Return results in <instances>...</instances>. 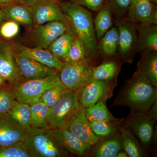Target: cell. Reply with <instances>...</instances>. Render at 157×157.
I'll list each match as a JSON object with an SVG mask.
<instances>
[{
    "mask_svg": "<svg viewBox=\"0 0 157 157\" xmlns=\"http://www.w3.org/2000/svg\"><path fill=\"white\" fill-rule=\"evenodd\" d=\"M67 128L73 132L82 142L93 147L99 141L90 126L85 113V108L80 106L68 122Z\"/></svg>",
    "mask_w": 157,
    "mask_h": 157,
    "instance_id": "obj_12",
    "label": "cell"
},
{
    "mask_svg": "<svg viewBox=\"0 0 157 157\" xmlns=\"http://www.w3.org/2000/svg\"><path fill=\"white\" fill-rule=\"evenodd\" d=\"M117 157H128V154L125 151H120L117 154Z\"/></svg>",
    "mask_w": 157,
    "mask_h": 157,
    "instance_id": "obj_41",
    "label": "cell"
},
{
    "mask_svg": "<svg viewBox=\"0 0 157 157\" xmlns=\"http://www.w3.org/2000/svg\"><path fill=\"white\" fill-rule=\"evenodd\" d=\"M76 91L66 89L56 104L48 109L47 121L52 128H67L70 117L80 107Z\"/></svg>",
    "mask_w": 157,
    "mask_h": 157,
    "instance_id": "obj_4",
    "label": "cell"
},
{
    "mask_svg": "<svg viewBox=\"0 0 157 157\" xmlns=\"http://www.w3.org/2000/svg\"><path fill=\"white\" fill-rule=\"evenodd\" d=\"M69 25L85 46L90 59L97 51V38L90 12L83 6L67 1L59 4Z\"/></svg>",
    "mask_w": 157,
    "mask_h": 157,
    "instance_id": "obj_1",
    "label": "cell"
},
{
    "mask_svg": "<svg viewBox=\"0 0 157 157\" xmlns=\"http://www.w3.org/2000/svg\"><path fill=\"white\" fill-rule=\"evenodd\" d=\"M155 121L150 118L145 112L131 110L124 126L130 129L140 140L142 146L148 148L155 140Z\"/></svg>",
    "mask_w": 157,
    "mask_h": 157,
    "instance_id": "obj_8",
    "label": "cell"
},
{
    "mask_svg": "<svg viewBox=\"0 0 157 157\" xmlns=\"http://www.w3.org/2000/svg\"><path fill=\"white\" fill-rule=\"evenodd\" d=\"M21 78L26 80L45 78L57 73V70L33 59L14 54Z\"/></svg>",
    "mask_w": 157,
    "mask_h": 157,
    "instance_id": "obj_14",
    "label": "cell"
},
{
    "mask_svg": "<svg viewBox=\"0 0 157 157\" xmlns=\"http://www.w3.org/2000/svg\"><path fill=\"white\" fill-rule=\"evenodd\" d=\"M8 113L22 128H31L30 105L15 101Z\"/></svg>",
    "mask_w": 157,
    "mask_h": 157,
    "instance_id": "obj_26",
    "label": "cell"
},
{
    "mask_svg": "<svg viewBox=\"0 0 157 157\" xmlns=\"http://www.w3.org/2000/svg\"><path fill=\"white\" fill-rule=\"evenodd\" d=\"M157 101H155L154 103L153 104L151 107L147 111L146 113L147 115L150 118L153 120L155 121L157 120Z\"/></svg>",
    "mask_w": 157,
    "mask_h": 157,
    "instance_id": "obj_39",
    "label": "cell"
},
{
    "mask_svg": "<svg viewBox=\"0 0 157 157\" xmlns=\"http://www.w3.org/2000/svg\"><path fill=\"white\" fill-rule=\"evenodd\" d=\"M5 20H11L19 25L33 27L35 22L29 8L21 3L12 1L0 6Z\"/></svg>",
    "mask_w": 157,
    "mask_h": 157,
    "instance_id": "obj_19",
    "label": "cell"
},
{
    "mask_svg": "<svg viewBox=\"0 0 157 157\" xmlns=\"http://www.w3.org/2000/svg\"><path fill=\"white\" fill-rule=\"evenodd\" d=\"M69 26L61 21L34 26L28 37L30 47L47 49L54 40L67 30Z\"/></svg>",
    "mask_w": 157,
    "mask_h": 157,
    "instance_id": "obj_7",
    "label": "cell"
},
{
    "mask_svg": "<svg viewBox=\"0 0 157 157\" xmlns=\"http://www.w3.org/2000/svg\"><path fill=\"white\" fill-rule=\"evenodd\" d=\"M115 82L113 80H90L76 91L80 106L86 108L100 101L106 102L112 97L113 91L116 85Z\"/></svg>",
    "mask_w": 157,
    "mask_h": 157,
    "instance_id": "obj_6",
    "label": "cell"
},
{
    "mask_svg": "<svg viewBox=\"0 0 157 157\" xmlns=\"http://www.w3.org/2000/svg\"><path fill=\"white\" fill-rule=\"evenodd\" d=\"M60 82L57 73L45 78L26 80L17 84L13 94L17 101L31 105L39 102L46 91Z\"/></svg>",
    "mask_w": 157,
    "mask_h": 157,
    "instance_id": "obj_5",
    "label": "cell"
},
{
    "mask_svg": "<svg viewBox=\"0 0 157 157\" xmlns=\"http://www.w3.org/2000/svg\"><path fill=\"white\" fill-rule=\"evenodd\" d=\"M108 0H75L73 2L86 7L93 11H99L107 3Z\"/></svg>",
    "mask_w": 157,
    "mask_h": 157,
    "instance_id": "obj_38",
    "label": "cell"
},
{
    "mask_svg": "<svg viewBox=\"0 0 157 157\" xmlns=\"http://www.w3.org/2000/svg\"></svg>",
    "mask_w": 157,
    "mask_h": 157,
    "instance_id": "obj_48",
    "label": "cell"
},
{
    "mask_svg": "<svg viewBox=\"0 0 157 157\" xmlns=\"http://www.w3.org/2000/svg\"><path fill=\"white\" fill-rule=\"evenodd\" d=\"M101 39V48L103 53L107 56L115 55L118 47L117 29H109Z\"/></svg>",
    "mask_w": 157,
    "mask_h": 157,
    "instance_id": "obj_32",
    "label": "cell"
},
{
    "mask_svg": "<svg viewBox=\"0 0 157 157\" xmlns=\"http://www.w3.org/2000/svg\"><path fill=\"white\" fill-rule=\"evenodd\" d=\"M18 23L11 20H4L0 25V36L6 39H13L19 33Z\"/></svg>",
    "mask_w": 157,
    "mask_h": 157,
    "instance_id": "obj_35",
    "label": "cell"
},
{
    "mask_svg": "<svg viewBox=\"0 0 157 157\" xmlns=\"http://www.w3.org/2000/svg\"><path fill=\"white\" fill-rule=\"evenodd\" d=\"M120 125L119 132L122 148L128 157H141L145 155L144 151L136 137L126 127Z\"/></svg>",
    "mask_w": 157,
    "mask_h": 157,
    "instance_id": "obj_24",
    "label": "cell"
},
{
    "mask_svg": "<svg viewBox=\"0 0 157 157\" xmlns=\"http://www.w3.org/2000/svg\"><path fill=\"white\" fill-rule=\"evenodd\" d=\"M131 0H108L107 3L118 17H121L128 11Z\"/></svg>",
    "mask_w": 157,
    "mask_h": 157,
    "instance_id": "obj_37",
    "label": "cell"
},
{
    "mask_svg": "<svg viewBox=\"0 0 157 157\" xmlns=\"http://www.w3.org/2000/svg\"><path fill=\"white\" fill-rule=\"evenodd\" d=\"M30 107L31 128L49 129L47 121L49 107L40 101Z\"/></svg>",
    "mask_w": 157,
    "mask_h": 157,
    "instance_id": "obj_28",
    "label": "cell"
},
{
    "mask_svg": "<svg viewBox=\"0 0 157 157\" xmlns=\"http://www.w3.org/2000/svg\"><path fill=\"white\" fill-rule=\"evenodd\" d=\"M85 113L89 122L96 121H117L108 110L105 101H100L85 108Z\"/></svg>",
    "mask_w": 157,
    "mask_h": 157,
    "instance_id": "obj_30",
    "label": "cell"
},
{
    "mask_svg": "<svg viewBox=\"0 0 157 157\" xmlns=\"http://www.w3.org/2000/svg\"><path fill=\"white\" fill-rule=\"evenodd\" d=\"M14 0H0V6L12 2Z\"/></svg>",
    "mask_w": 157,
    "mask_h": 157,
    "instance_id": "obj_42",
    "label": "cell"
},
{
    "mask_svg": "<svg viewBox=\"0 0 157 157\" xmlns=\"http://www.w3.org/2000/svg\"><path fill=\"white\" fill-rule=\"evenodd\" d=\"M64 62L90 65V59L88 56L84 45L76 36L71 44L67 57Z\"/></svg>",
    "mask_w": 157,
    "mask_h": 157,
    "instance_id": "obj_29",
    "label": "cell"
},
{
    "mask_svg": "<svg viewBox=\"0 0 157 157\" xmlns=\"http://www.w3.org/2000/svg\"><path fill=\"white\" fill-rule=\"evenodd\" d=\"M48 132L63 150L78 156L85 155L89 153L91 147L82 142L69 129L49 128Z\"/></svg>",
    "mask_w": 157,
    "mask_h": 157,
    "instance_id": "obj_10",
    "label": "cell"
},
{
    "mask_svg": "<svg viewBox=\"0 0 157 157\" xmlns=\"http://www.w3.org/2000/svg\"><path fill=\"white\" fill-rule=\"evenodd\" d=\"M46 1H51V2H60L59 0H46Z\"/></svg>",
    "mask_w": 157,
    "mask_h": 157,
    "instance_id": "obj_46",
    "label": "cell"
},
{
    "mask_svg": "<svg viewBox=\"0 0 157 157\" xmlns=\"http://www.w3.org/2000/svg\"><path fill=\"white\" fill-rule=\"evenodd\" d=\"M48 129L31 128L24 140L31 157L63 156L61 148L49 135Z\"/></svg>",
    "mask_w": 157,
    "mask_h": 157,
    "instance_id": "obj_3",
    "label": "cell"
},
{
    "mask_svg": "<svg viewBox=\"0 0 157 157\" xmlns=\"http://www.w3.org/2000/svg\"><path fill=\"white\" fill-rule=\"evenodd\" d=\"M122 120L96 121L89 122L90 126L94 134L99 140L112 137L119 132L120 125Z\"/></svg>",
    "mask_w": 157,
    "mask_h": 157,
    "instance_id": "obj_25",
    "label": "cell"
},
{
    "mask_svg": "<svg viewBox=\"0 0 157 157\" xmlns=\"http://www.w3.org/2000/svg\"><path fill=\"white\" fill-rule=\"evenodd\" d=\"M128 17L136 24L157 25V7L149 0H131Z\"/></svg>",
    "mask_w": 157,
    "mask_h": 157,
    "instance_id": "obj_16",
    "label": "cell"
},
{
    "mask_svg": "<svg viewBox=\"0 0 157 157\" xmlns=\"http://www.w3.org/2000/svg\"><path fill=\"white\" fill-rule=\"evenodd\" d=\"M149 1H150L152 4H154V5L157 4V0H149Z\"/></svg>",
    "mask_w": 157,
    "mask_h": 157,
    "instance_id": "obj_45",
    "label": "cell"
},
{
    "mask_svg": "<svg viewBox=\"0 0 157 157\" xmlns=\"http://www.w3.org/2000/svg\"><path fill=\"white\" fill-rule=\"evenodd\" d=\"M14 94L6 90H0V113H8L15 102Z\"/></svg>",
    "mask_w": 157,
    "mask_h": 157,
    "instance_id": "obj_36",
    "label": "cell"
},
{
    "mask_svg": "<svg viewBox=\"0 0 157 157\" xmlns=\"http://www.w3.org/2000/svg\"><path fill=\"white\" fill-rule=\"evenodd\" d=\"M118 72V66L115 62H105L98 67H93L92 79L113 80L117 76Z\"/></svg>",
    "mask_w": 157,
    "mask_h": 157,
    "instance_id": "obj_31",
    "label": "cell"
},
{
    "mask_svg": "<svg viewBox=\"0 0 157 157\" xmlns=\"http://www.w3.org/2000/svg\"><path fill=\"white\" fill-rule=\"evenodd\" d=\"M67 89L61 82L45 92L39 101L46 104L49 108L57 103L62 95Z\"/></svg>",
    "mask_w": 157,
    "mask_h": 157,
    "instance_id": "obj_34",
    "label": "cell"
},
{
    "mask_svg": "<svg viewBox=\"0 0 157 157\" xmlns=\"http://www.w3.org/2000/svg\"><path fill=\"white\" fill-rule=\"evenodd\" d=\"M59 2H63L64 0H59ZM75 1V0H69V1H70V2H73L74 1Z\"/></svg>",
    "mask_w": 157,
    "mask_h": 157,
    "instance_id": "obj_47",
    "label": "cell"
},
{
    "mask_svg": "<svg viewBox=\"0 0 157 157\" xmlns=\"http://www.w3.org/2000/svg\"><path fill=\"white\" fill-rule=\"evenodd\" d=\"M93 67L64 62L59 70L60 80L67 89L76 91L91 80Z\"/></svg>",
    "mask_w": 157,
    "mask_h": 157,
    "instance_id": "obj_9",
    "label": "cell"
},
{
    "mask_svg": "<svg viewBox=\"0 0 157 157\" xmlns=\"http://www.w3.org/2000/svg\"><path fill=\"white\" fill-rule=\"evenodd\" d=\"M117 29L119 54L124 61L131 62L137 43L135 29L130 23L124 21L118 24Z\"/></svg>",
    "mask_w": 157,
    "mask_h": 157,
    "instance_id": "obj_18",
    "label": "cell"
},
{
    "mask_svg": "<svg viewBox=\"0 0 157 157\" xmlns=\"http://www.w3.org/2000/svg\"><path fill=\"white\" fill-rule=\"evenodd\" d=\"M157 100V87L142 77L133 76L121 90L113 104L127 106L135 112H146Z\"/></svg>",
    "mask_w": 157,
    "mask_h": 157,
    "instance_id": "obj_2",
    "label": "cell"
},
{
    "mask_svg": "<svg viewBox=\"0 0 157 157\" xmlns=\"http://www.w3.org/2000/svg\"><path fill=\"white\" fill-rule=\"evenodd\" d=\"M5 81V79L3 78V77L0 75V85H2Z\"/></svg>",
    "mask_w": 157,
    "mask_h": 157,
    "instance_id": "obj_44",
    "label": "cell"
},
{
    "mask_svg": "<svg viewBox=\"0 0 157 157\" xmlns=\"http://www.w3.org/2000/svg\"><path fill=\"white\" fill-rule=\"evenodd\" d=\"M4 20L5 19H4V15H3L2 12L0 9V25Z\"/></svg>",
    "mask_w": 157,
    "mask_h": 157,
    "instance_id": "obj_43",
    "label": "cell"
},
{
    "mask_svg": "<svg viewBox=\"0 0 157 157\" xmlns=\"http://www.w3.org/2000/svg\"><path fill=\"white\" fill-rule=\"evenodd\" d=\"M139 36L136 43L137 51H157V25L136 24Z\"/></svg>",
    "mask_w": 157,
    "mask_h": 157,
    "instance_id": "obj_21",
    "label": "cell"
},
{
    "mask_svg": "<svg viewBox=\"0 0 157 157\" xmlns=\"http://www.w3.org/2000/svg\"><path fill=\"white\" fill-rule=\"evenodd\" d=\"M0 75L5 80L17 85L21 79L11 45L0 41Z\"/></svg>",
    "mask_w": 157,
    "mask_h": 157,
    "instance_id": "obj_15",
    "label": "cell"
},
{
    "mask_svg": "<svg viewBox=\"0 0 157 157\" xmlns=\"http://www.w3.org/2000/svg\"><path fill=\"white\" fill-rule=\"evenodd\" d=\"M28 130L20 126L9 113H0V147L24 141Z\"/></svg>",
    "mask_w": 157,
    "mask_h": 157,
    "instance_id": "obj_13",
    "label": "cell"
},
{
    "mask_svg": "<svg viewBox=\"0 0 157 157\" xmlns=\"http://www.w3.org/2000/svg\"><path fill=\"white\" fill-rule=\"evenodd\" d=\"M133 76L142 77L157 87V51H143Z\"/></svg>",
    "mask_w": 157,
    "mask_h": 157,
    "instance_id": "obj_20",
    "label": "cell"
},
{
    "mask_svg": "<svg viewBox=\"0 0 157 157\" xmlns=\"http://www.w3.org/2000/svg\"><path fill=\"white\" fill-rule=\"evenodd\" d=\"M112 11L107 3L98 12L94 21L96 38L101 39L112 25Z\"/></svg>",
    "mask_w": 157,
    "mask_h": 157,
    "instance_id": "obj_27",
    "label": "cell"
},
{
    "mask_svg": "<svg viewBox=\"0 0 157 157\" xmlns=\"http://www.w3.org/2000/svg\"><path fill=\"white\" fill-rule=\"evenodd\" d=\"M40 1L41 0H14L15 2L21 3L29 7L33 6Z\"/></svg>",
    "mask_w": 157,
    "mask_h": 157,
    "instance_id": "obj_40",
    "label": "cell"
},
{
    "mask_svg": "<svg viewBox=\"0 0 157 157\" xmlns=\"http://www.w3.org/2000/svg\"><path fill=\"white\" fill-rule=\"evenodd\" d=\"M93 146L91 154L92 156L116 157L118 153L123 148L119 132L112 137L99 140Z\"/></svg>",
    "mask_w": 157,
    "mask_h": 157,
    "instance_id": "obj_22",
    "label": "cell"
},
{
    "mask_svg": "<svg viewBox=\"0 0 157 157\" xmlns=\"http://www.w3.org/2000/svg\"><path fill=\"white\" fill-rule=\"evenodd\" d=\"M76 36L74 31L69 26L67 30L54 40L47 49L60 60L62 59L65 61Z\"/></svg>",
    "mask_w": 157,
    "mask_h": 157,
    "instance_id": "obj_23",
    "label": "cell"
},
{
    "mask_svg": "<svg viewBox=\"0 0 157 157\" xmlns=\"http://www.w3.org/2000/svg\"><path fill=\"white\" fill-rule=\"evenodd\" d=\"M0 157H31L24 141L0 147Z\"/></svg>",
    "mask_w": 157,
    "mask_h": 157,
    "instance_id": "obj_33",
    "label": "cell"
},
{
    "mask_svg": "<svg viewBox=\"0 0 157 157\" xmlns=\"http://www.w3.org/2000/svg\"><path fill=\"white\" fill-rule=\"evenodd\" d=\"M11 46L14 54L30 58L57 71H59L63 65V63L48 49L32 48L20 44H13Z\"/></svg>",
    "mask_w": 157,
    "mask_h": 157,
    "instance_id": "obj_17",
    "label": "cell"
},
{
    "mask_svg": "<svg viewBox=\"0 0 157 157\" xmlns=\"http://www.w3.org/2000/svg\"><path fill=\"white\" fill-rule=\"evenodd\" d=\"M59 3L41 0L29 7L33 15L35 26L54 21H61L69 25L60 8Z\"/></svg>",
    "mask_w": 157,
    "mask_h": 157,
    "instance_id": "obj_11",
    "label": "cell"
}]
</instances>
